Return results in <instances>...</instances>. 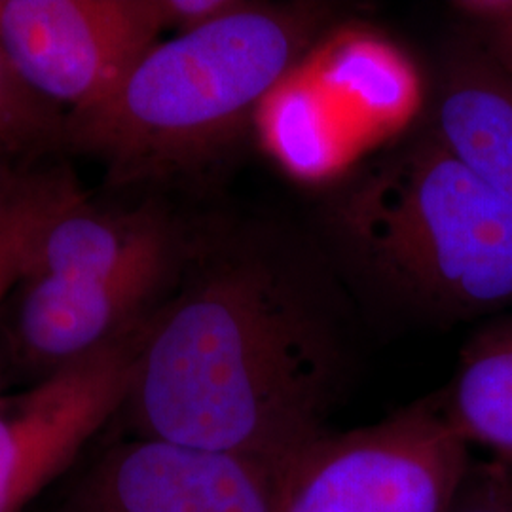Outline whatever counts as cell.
Segmentation results:
<instances>
[{"instance_id": "4fadbf2b", "label": "cell", "mask_w": 512, "mask_h": 512, "mask_svg": "<svg viewBox=\"0 0 512 512\" xmlns=\"http://www.w3.org/2000/svg\"><path fill=\"white\" fill-rule=\"evenodd\" d=\"M452 8L465 23V37L512 78V0H458Z\"/></svg>"}, {"instance_id": "8992f818", "label": "cell", "mask_w": 512, "mask_h": 512, "mask_svg": "<svg viewBox=\"0 0 512 512\" xmlns=\"http://www.w3.org/2000/svg\"><path fill=\"white\" fill-rule=\"evenodd\" d=\"M145 327L0 399V512H23L124 408Z\"/></svg>"}, {"instance_id": "7c38bea8", "label": "cell", "mask_w": 512, "mask_h": 512, "mask_svg": "<svg viewBox=\"0 0 512 512\" xmlns=\"http://www.w3.org/2000/svg\"><path fill=\"white\" fill-rule=\"evenodd\" d=\"M55 114L54 105L31 92L0 54V141L42 143L63 131Z\"/></svg>"}, {"instance_id": "8fae6325", "label": "cell", "mask_w": 512, "mask_h": 512, "mask_svg": "<svg viewBox=\"0 0 512 512\" xmlns=\"http://www.w3.org/2000/svg\"><path fill=\"white\" fill-rule=\"evenodd\" d=\"M442 410L469 446L512 469V311L484 321L459 353Z\"/></svg>"}, {"instance_id": "6da1fadb", "label": "cell", "mask_w": 512, "mask_h": 512, "mask_svg": "<svg viewBox=\"0 0 512 512\" xmlns=\"http://www.w3.org/2000/svg\"><path fill=\"white\" fill-rule=\"evenodd\" d=\"M348 346L310 279L264 249L209 260L143 330L124 412L141 439L279 475L329 418Z\"/></svg>"}, {"instance_id": "7a4b0ae2", "label": "cell", "mask_w": 512, "mask_h": 512, "mask_svg": "<svg viewBox=\"0 0 512 512\" xmlns=\"http://www.w3.org/2000/svg\"><path fill=\"white\" fill-rule=\"evenodd\" d=\"M327 21L319 4L247 2L217 23L158 40L107 99L71 114L65 131L116 183L198 173L238 143Z\"/></svg>"}, {"instance_id": "5bb4252c", "label": "cell", "mask_w": 512, "mask_h": 512, "mask_svg": "<svg viewBox=\"0 0 512 512\" xmlns=\"http://www.w3.org/2000/svg\"><path fill=\"white\" fill-rule=\"evenodd\" d=\"M452 512H512L511 467L473 463Z\"/></svg>"}, {"instance_id": "5b68a950", "label": "cell", "mask_w": 512, "mask_h": 512, "mask_svg": "<svg viewBox=\"0 0 512 512\" xmlns=\"http://www.w3.org/2000/svg\"><path fill=\"white\" fill-rule=\"evenodd\" d=\"M164 29L158 0H0V54L71 114L107 99Z\"/></svg>"}, {"instance_id": "9a60e30c", "label": "cell", "mask_w": 512, "mask_h": 512, "mask_svg": "<svg viewBox=\"0 0 512 512\" xmlns=\"http://www.w3.org/2000/svg\"><path fill=\"white\" fill-rule=\"evenodd\" d=\"M247 0H158L165 29L179 33L202 29L239 12Z\"/></svg>"}, {"instance_id": "52a82bcc", "label": "cell", "mask_w": 512, "mask_h": 512, "mask_svg": "<svg viewBox=\"0 0 512 512\" xmlns=\"http://www.w3.org/2000/svg\"><path fill=\"white\" fill-rule=\"evenodd\" d=\"M50 512H277V475L162 440L110 446Z\"/></svg>"}, {"instance_id": "9c48e42d", "label": "cell", "mask_w": 512, "mask_h": 512, "mask_svg": "<svg viewBox=\"0 0 512 512\" xmlns=\"http://www.w3.org/2000/svg\"><path fill=\"white\" fill-rule=\"evenodd\" d=\"M431 129L463 164L512 203V78L465 35L442 59Z\"/></svg>"}, {"instance_id": "277c9868", "label": "cell", "mask_w": 512, "mask_h": 512, "mask_svg": "<svg viewBox=\"0 0 512 512\" xmlns=\"http://www.w3.org/2000/svg\"><path fill=\"white\" fill-rule=\"evenodd\" d=\"M469 448L435 395L313 440L277 475V512H452Z\"/></svg>"}, {"instance_id": "30bf717a", "label": "cell", "mask_w": 512, "mask_h": 512, "mask_svg": "<svg viewBox=\"0 0 512 512\" xmlns=\"http://www.w3.org/2000/svg\"><path fill=\"white\" fill-rule=\"evenodd\" d=\"M177 251L179 238L156 211L99 209L74 194L42 226L25 279L110 277Z\"/></svg>"}, {"instance_id": "3957f363", "label": "cell", "mask_w": 512, "mask_h": 512, "mask_svg": "<svg viewBox=\"0 0 512 512\" xmlns=\"http://www.w3.org/2000/svg\"><path fill=\"white\" fill-rule=\"evenodd\" d=\"M329 224L370 279L437 321L512 311V203L433 129L342 190Z\"/></svg>"}, {"instance_id": "ba28073f", "label": "cell", "mask_w": 512, "mask_h": 512, "mask_svg": "<svg viewBox=\"0 0 512 512\" xmlns=\"http://www.w3.org/2000/svg\"><path fill=\"white\" fill-rule=\"evenodd\" d=\"M181 272V251L90 279L31 277L21 285L16 346L48 376L143 329Z\"/></svg>"}]
</instances>
